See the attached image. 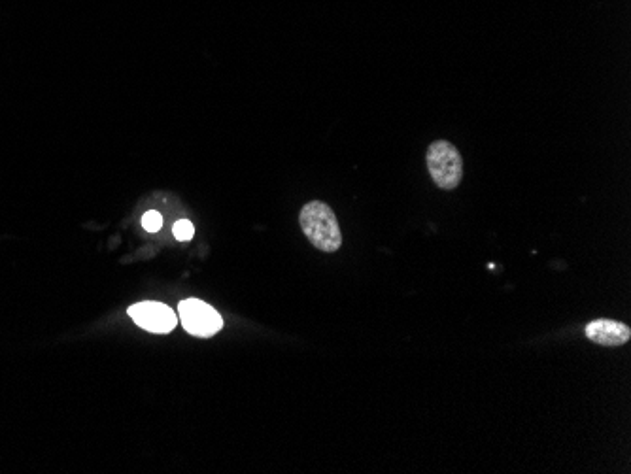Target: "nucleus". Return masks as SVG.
<instances>
[{"mask_svg":"<svg viewBox=\"0 0 631 474\" xmlns=\"http://www.w3.org/2000/svg\"><path fill=\"white\" fill-rule=\"evenodd\" d=\"M172 233H174V238L176 240H180V242H188L195 235V227H193V223L188 220H180L174 223V229H172Z\"/></svg>","mask_w":631,"mask_h":474,"instance_id":"423d86ee","label":"nucleus"},{"mask_svg":"<svg viewBox=\"0 0 631 474\" xmlns=\"http://www.w3.org/2000/svg\"><path fill=\"white\" fill-rule=\"evenodd\" d=\"M180 322L193 337L210 339L223 327L222 316L199 299H188L180 305Z\"/></svg>","mask_w":631,"mask_h":474,"instance_id":"7ed1b4c3","label":"nucleus"},{"mask_svg":"<svg viewBox=\"0 0 631 474\" xmlns=\"http://www.w3.org/2000/svg\"><path fill=\"white\" fill-rule=\"evenodd\" d=\"M142 227H144L146 231H150V233H157V231L163 227V218H161V214H159V212H155V210L146 212V214L142 216Z\"/></svg>","mask_w":631,"mask_h":474,"instance_id":"0eeeda50","label":"nucleus"},{"mask_svg":"<svg viewBox=\"0 0 631 474\" xmlns=\"http://www.w3.org/2000/svg\"><path fill=\"white\" fill-rule=\"evenodd\" d=\"M127 314L138 327L155 335H167L178 325V318L171 308L161 303H154V301L129 306Z\"/></svg>","mask_w":631,"mask_h":474,"instance_id":"20e7f679","label":"nucleus"},{"mask_svg":"<svg viewBox=\"0 0 631 474\" xmlns=\"http://www.w3.org/2000/svg\"><path fill=\"white\" fill-rule=\"evenodd\" d=\"M584 333L599 346H624L631 339L630 327L614 320H594L586 325Z\"/></svg>","mask_w":631,"mask_h":474,"instance_id":"39448f33","label":"nucleus"},{"mask_svg":"<svg viewBox=\"0 0 631 474\" xmlns=\"http://www.w3.org/2000/svg\"><path fill=\"white\" fill-rule=\"evenodd\" d=\"M427 170L433 184L439 189L452 191L463 180V159L458 148L448 140H435L426 152Z\"/></svg>","mask_w":631,"mask_h":474,"instance_id":"f03ea898","label":"nucleus"},{"mask_svg":"<svg viewBox=\"0 0 631 474\" xmlns=\"http://www.w3.org/2000/svg\"><path fill=\"white\" fill-rule=\"evenodd\" d=\"M299 225L316 250L325 254H335L341 250V225L333 208L324 201L305 204L299 212Z\"/></svg>","mask_w":631,"mask_h":474,"instance_id":"f257e3e1","label":"nucleus"}]
</instances>
